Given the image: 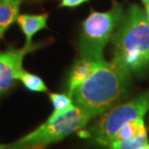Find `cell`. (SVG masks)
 <instances>
[{"instance_id":"cell-1","label":"cell","mask_w":149,"mask_h":149,"mask_svg":"<svg viewBox=\"0 0 149 149\" xmlns=\"http://www.w3.org/2000/svg\"><path fill=\"white\" fill-rule=\"evenodd\" d=\"M129 74L112 62H99L86 80L68 94L91 117L112 109L126 93Z\"/></svg>"},{"instance_id":"cell-2","label":"cell","mask_w":149,"mask_h":149,"mask_svg":"<svg viewBox=\"0 0 149 149\" xmlns=\"http://www.w3.org/2000/svg\"><path fill=\"white\" fill-rule=\"evenodd\" d=\"M118 30L112 36V63L131 72H141L149 65V21L138 5L130 6Z\"/></svg>"},{"instance_id":"cell-3","label":"cell","mask_w":149,"mask_h":149,"mask_svg":"<svg viewBox=\"0 0 149 149\" xmlns=\"http://www.w3.org/2000/svg\"><path fill=\"white\" fill-rule=\"evenodd\" d=\"M91 118L89 113L76 104L62 112L53 111L45 123L10 145L9 149H44L73 133L81 131Z\"/></svg>"},{"instance_id":"cell-4","label":"cell","mask_w":149,"mask_h":149,"mask_svg":"<svg viewBox=\"0 0 149 149\" xmlns=\"http://www.w3.org/2000/svg\"><path fill=\"white\" fill-rule=\"evenodd\" d=\"M123 15V8L118 3H115L109 11H92L82 23L78 42L81 57L93 61L103 60L105 46L109 42Z\"/></svg>"},{"instance_id":"cell-5","label":"cell","mask_w":149,"mask_h":149,"mask_svg":"<svg viewBox=\"0 0 149 149\" xmlns=\"http://www.w3.org/2000/svg\"><path fill=\"white\" fill-rule=\"evenodd\" d=\"M149 110V93L139 94L128 102L118 104L104 113L97 122L81 136L89 138L103 148L109 143L125 123L143 118Z\"/></svg>"},{"instance_id":"cell-6","label":"cell","mask_w":149,"mask_h":149,"mask_svg":"<svg viewBox=\"0 0 149 149\" xmlns=\"http://www.w3.org/2000/svg\"><path fill=\"white\" fill-rule=\"evenodd\" d=\"M38 45H24L20 49H9L0 53V95L7 93L14 86L16 80L23 70V61L24 56Z\"/></svg>"},{"instance_id":"cell-7","label":"cell","mask_w":149,"mask_h":149,"mask_svg":"<svg viewBox=\"0 0 149 149\" xmlns=\"http://www.w3.org/2000/svg\"><path fill=\"white\" fill-rule=\"evenodd\" d=\"M101 61H93V60L81 57V59L73 65L71 72H70L68 79V93L74 91L82 82L86 80Z\"/></svg>"},{"instance_id":"cell-8","label":"cell","mask_w":149,"mask_h":149,"mask_svg":"<svg viewBox=\"0 0 149 149\" xmlns=\"http://www.w3.org/2000/svg\"><path fill=\"white\" fill-rule=\"evenodd\" d=\"M47 15H20L18 17V23L21 31L25 35L26 42L25 45L33 44L32 40L34 35L42 29L47 28Z\"/></svg>"},{"instance_id":"cell-9","label":"cell","mask_w":149,"mask_h":149,"mask_svg":"<svg viewBox=\"0 0 149 149\" xmlns=\"http://www.w3.org/2000/svg\"><path fill=\"white\" fill-rule=\"evenodd\" d=\"M23 0H0V39L5 31L18 19L20 6Z\"/></svg>"},{"instance_id":"cell-10","label":"cell","mask_w":149,"mask_h":149,"mask_svg":"<svg viewBox=\"0 0 149 149\" xmlns=\"http://www.w3.org/2000/svg\"><path fill=\"white\" fill-rule=\"evenodd\" d=\"M144 135H147V131L146 128H145L143 118H138L125 123L119 129V131L117 132V134L115 135V137L113 138L112 141H127V139H132L138 137V136H144Z\"/></svg>"},{"instance_id":"cell-11","label":"cell","mask_w":149,"mask_h":149,"mask_svg":"<svg viewBox=\"0 0 149 149\" xmlns=\"http://www.w3.org/2000/svg\"><path fill=\"white\" fill-rule=\"evenodd\" d=\"M18 80H20L21 83L24 85V87L31 91H35V93H46L47 91L46 84L38 75L23 70L18 76Z\"/></svg>"},{"instance_id":"cell-12","label":"cell","mask_w":149,"mask_h":149,"mask_svg":"<svg viewBox=\"0 0 149 149\" xmlns=\"http://www.w3.org/2000/svg\"><path fill=\"white\" fill-rule=\"evenodd\" d=\"M148 143L147 135L127 139V141H113L107 144L104 148L106 149H138L142 145Z\"/></svg>"},{"instance_id":"cell-13","label":"cell","mask_w":149,"mask_h":149,"mask_svg":"<svg viewBox=\"0 0 149 149\" xmlns=\"http://www.w3.org/2000/svg\"><path fill=\"white\" fill-rule=\"evenodd\" d=\"M49 99L52 101L55 112H62V111L68 110L74 105V101L69 94L52 93H49Z\"/></svg>"},{"instance_id":"cell-14","label":"cell","mask_w":149,"mask_h":149,"mask_svg":"<svg viewBox=\"0 0 149 149\" xmlns=\"http://www.w3.org/2000/svg\"><path fill=\"white\" fill-rule=\"evenodd\" d=\"M88 0H61L60 6L61 7H68V8H75L81 5L82 3L87 2Z\"/></svg>"},{"instance_id":"cell-15","label":"cell","mask_w":149,"mask_h":149,"mask_svg":"<svg viewBox=\"0 0 149 149\" xmlns=\"http://www.w3.org/2000/svg\"><path fill=\"white\" fill-rule=\"evenodd\" d=\"M145 15H146V17L149 21V2L148 3H145Z\"/></svg>"},{"instance_id":"cell-16","label":"cell","mask_w":149,"mask_h":149,"mask_svg":"<svg viewBox=\"0 0 149 149\" xmlns=\"http://www.w3.org/2000/svg\"><path fill=\"white\" fill-rule=\"evenodd\" d=\"M138 149H149V144L146 143V144L142 145V146H141V147H139Z\"/></svg>"},{"instance_id":"cell-17","label":"cell","mask_w":149,"mask_h":149,"mask_svg":"<svg viewBox=\"0 0 149 149\" xmlns=\"http://www.w3.org/2000/svg\"><path fill=\"white\" fill-rule=\"evenodd\" d=\"M142 2H143L144 4H145V3H148L149 2V0H142Z\"/></svg>"}]
</instances>
